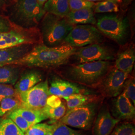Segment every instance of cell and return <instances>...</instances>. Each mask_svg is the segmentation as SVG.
I'll use <instances>...</instances> for the list:
<instances>
[{
    "mask_svg": "<svg viewBox=\"0 0 135 135\" xmlns=\"http://www.w3.org/2000/svg\"><path fill=\"white\" fill-rule=\"evenodd\" d=\"M76 48L67 44L48 47L44 44L35 46L13 65L30 67H58L68 63Z\"/></svg>",
    "mask_w": 135,
    "mask_h": 135,
    "instance_id": "obj_1",
    "label": "cell"
},
{
    "mask_svg": "<svg viewBox=\"0 0 135 135\" xmlns=\"http://www.w3.org/2000/svg\"><path fill=\"white\" fill-rule=\"evenodd\" d=\"M46 12L37 0H15L10 10V21L22 29H33Z\"/></svg>",
    "mask_w": 135,
    "mask_h": 135,
    "instance_id": "obj_2",
    "label": "cell"
},
{
    "mask_svg": "<svg viewBox=\"0 0 135 135\" xmlns=\"http://www.w3.org/2000/svg\"><path fill=\"white\" fill-rule=\"evenodd\" d=\"M74 27L66 17L46 13L41 20V25L44 45L48 47L61 45Z\"/></svg>",
    "mask_w": 135,
    "mask_h": 135,
    "instance_id": "obj_3",
    "label": "cell"
},
{
    "mask_svg": "<svg viewBox=\"0 0 135 135\" xmlns=\"http://www.w3.org/2000/svg\"><path fill=\"white\" fill-rule=\"evenodd\" d=\"M111 63L109 61H97L82 63L70 68L69 76L75 82L93 85L101 80L107 74Z\"/></svg>",
    "mask_w": 135,
    "mask_h": 135,
    "instance_id": "obj_4",
    "label": "cell"
},
{
    "mask_svg": "<svg viewBox=\"0 0 135 135\" xmlns=\"http://www.w3.org/2000/svg\"><path fill=\"white\" fill-rule=\"evenodd\" d=\"M97 108L96 103H88L68 110L58 122L80 130H91L96 117Z\"/></svg>",
    "mask_w": 135,
    "mask_h": 135,
    "instance_id": "obj_5",
    "label": "cell"
},
{
    "mask_svg": "<svg viewBox=\"0 0 135 135\" xmlns=\"http://www.w3.org/2000/svg\"><path fill=\"white\" fill-rule=\"evenodd\" d=\"M96 23L101 33L117 42L124 41L128 35L129 23L126 18L116 15H104L98 19Z\"/></svg>",
    "mask_w": 135,
    "mask_h": 135,
    "instance_id": "obj_6",
    "label": "cell"
},
{
    "mask_svg": "<svg viewBox=\"0 0 135 135\" xmlns=\"http://www.w3.org/2000/svg\"><path fill=\"white\" fill-rule=\"evenodd\" d=\"M103 39L101 33L90 25H77L73 27L64 42L73 47H83L93 44L99 43Z\"/></svg>",
    "mask_w": 135,
    "mask_h": 135,
    "instance_id": "obj_7",
    "label": "cell"
},
{
    "mask_svg": "<svg viewBox=\"0 0 135 135\" xmlns=\"http://www.w3.org/2000/svg\"><path fill=\"white\" fill-rule=\"evenodd\" d=\"M50 95L48 81L40 82L26 92L20 94L21 108L41 110L46 106Z\"/></svg>",
    "mask_w": 135,
    "mask_h": 135,
    "instance_id": "obj_8",
    "label": "cell"
},
{
    "mask_svg": "<svg viewBox=\"0 0 135 135\" xmlns=\"http://www.w3.org/2000/svg\"><path fill=\"white\" fill-rule=\"evenodd\" d=\"M80 64L97 61H109L114 59L111 50L99 43L93 44L81 47L75 55Z\"/></svg>",
    "mask_w": 135,
    "mask_h": 135,
    "instance_id": "obj_9",
    "label": "cell"
},
{
    "mask_svg": "<svg viewBox=\"0 0 135 135\" xmlns=\"http://www.w3.org/2000/svg\"><path fill=\"white\" fill-rule=\"evenodd\" d=\"M129 74L116 69L107 74L102 82V88L104 94L109 97L118 96L124 90Z\"/></svg>",
    "mask_w": 135,
    "mask_h": 135,
    "instance_id": "obj_10",
    "label": "cell"
},
{
    "mask_svg": "<svg viewBox=\"0 0 135 135\" xmlns=\"http://www.w3.org/2000/svg\"><path fill=\"white\" fill-rule=\"evenodd\" d=\"M120 120L112 116L108 110L103 109L97 115L93 126V135H110Z\"/></svg>",
    "mask_w": 135,
    "mask_h": 135,
    "instance_id": "obj_11",
    "label": "cell"
},
{
    "mask_svg": "<svg viewBox=\"0 0 135 135\" xmlns=\"http://www.w3.org/2000/svg\"><path fill=\"white\" fill-rule=\"evenodd\" d=\"M32 49V44H25L0 49V67L13 65L29 53Z\"/></svg>",
    "mask_w": 135,
    "mask_h": 135,
    "instance_id": "obj_12",
    "label": "cell"
},
{
    "mask_svg": "<svg viewBox=\"0 0 135 135\" xmlns=\"http://www.w3.org/2000/svg\"><path fill=\"white\" fill-rule=\"evenodd\" d=\"M82 89L77 85L60 79L53 80L49 87L50 95L60 98H64L75 94H82Z\"/></svg>",
    "mask_w": 135,
    "mask_h": 135,
    "instance_id": "obj_13",
    "label": "cell"
},
{
    "mask_svg": "<svg viewBox=\"0 0 135 135\" xmlns=\"http://www.w3.org/2000/svg\"><path fill=\"white\" fill-rule=\"evenodd\" d=\"M115 118L124 120H131L134 119L135 106L126 96L124 91L117 98L114 103Z\"/></svg>",
    "mask_w": 135,
    "mask_h": 135,
    "instance_id": "obj_14",
    "label": "cell"
},
{
    "mask_svg": "<svg viewBox=\"0 0 135 135\" xmlns=\"http://www.w3.org/2000/svg\"><path fill=\"white\" fill-rule=\"evenodd\" d=\"M70 23L74 25H89L96 24L93 8H84L71 11L66 17Z\"/></svg>",
    "mask_w": 135,
    "mask_h": 135,
    "instance_id": "obj_15",
    "label": "cell"
},
{
    "mask_svg": "<svg viewBox=\"0 0 135 135\" xmlns=\"http://www.w3.org/2000/svg\"><path fill=\"white\" fill-rule=\"evenodd\" d=\"M42 77L40 73L31 71L24 74L15 84V89L19 94L26 92L41 82Z\"/></svg>",
    "mask_w": 135,
    "mask_h": 135,
    "instance_id": "obj_16",
    "label": "cell"
},
{
    "mask_svg": "<svg viewBox=\"0 0 135 135\" xmlns=\"http://www.w3.org/2000/svg\"><path fill=\"white\" fill-rule=\"evenodd\" d=\"M135 61V50L128 48L118 54L115 68L127 74L132 72Z\"/></svg>",
    "mask_w": 135,
    "mask_h": 135,
    "instance_id": "obj_17",
    "label": "cell"
},
{
    "mask_svg": "<svg viewBox=\"0 0 135 135\" xmlns=\"http://www.w3.org/2000/svg\"><path fill=\"white\" fill-rule=\"evenodd\" d=\"M43 8L46 13L61 17H66L70 12L69 0H48Z\"/></svg>",
    "mask_w": 135,
    "mask_h": 135,
    "instance_id": "obj_18",
    "label": "cell"
},
{
    "mask_svg": "<svg viewBox=\"0 0 135 135\" xmlns=\"http://www.w3.org/2000/svg\"><path fill=\"white\" fill-rule=\"evenodd\" d=\"M15 111L22 116L31 126L40 123L42 121L48 119L42 110H32L20 108Z\"/></svg>",
    "mask_w": 135,
    "mask_h": 135,
    "instance_id": "obj_19",
    "label": "cell"
},
{
    "mask_svg": "<svg viewBox=\"0 0 135 135\" xmlns=\"http://www.w3.org/2000/svg\"><path fill=\"white\" fill-rule=\"evenodd\" d=\"M19 70L11 66L0 67V84L13 85L18 79Z\"/></svg>",
    "mask_w": 135,
    "mask_h": 135,
    "instance_id": "obj_20",
    "label": "cell"
},
{
    "mask_svg": "<svg viewBox=\"0 0 135 135\" xmlns=\"http://www.w3.org/2000/svg\"><path fill=\"white\" fill-rule=\"evenodd\" d=\"M22 102L19 94L6 97L0 103V117L3 116L7 112L15 110L21 108Z\"/></svg>",
    "mask_w": 135,
    "mask_h": 135,
    "instance_id": "obj_21",
    "label": "cell"
},
{
    "mask_svg": "<svg viewBox=\"0 0 135 135\" xmlns=\"http://www.w3.org/2000/svg\"><path fill=\"white\" fill-rule=\"evenodd\" d=\"M121 0H105L95 3L93 8L96 13L118 12Z\"/></svg>",
    "mask_w": 135,
    "mask_h": 135,
    "instance_id": "obj_22",
    "label": "cell"
},
{
    "mask_svg": "<svg viewBox=\"0 0 135 135\" xmlns=\"http://www.w3.org/2000/svg\"><path fill=\"white\" fill-rule=\"evenodd\" d=\"M42 111L48 119H51L50 123L54 124L58 122L65 115L66 108L62 104L57 108H51L46 105L42 109Z\"/></svg>",
    "mask_w": 135,
    "mask_h": 135,
    "instance_id": "obj_23",
    "label": "cell"
},
{
    "mask_svg": "<svg viewBox=\"0 0 135 135\" xmlns=\"http://www.w3.org/2000/svg\"><path fill=\"white\" fill-rule=\"evenodd\" d=\"M0 135H25L9 118L0 121Z\"/></svg>",
    "mask_w": 135,
    "mask_h": 135,
    "instance_id": "obj_24",
    "label": "cell"
},
{
    "mask_svg": "<svg viewBox=\"0 0 135 135\" xmlns=\"http://www.w3.org/2000/svg\"><path fill=\"white\" fill-rule=\"evenodd\" d=\"M57 125V122L51 125H49L46 123H38L31 126L24 133V135H46L51 131L55 129Z\"/></svg>",
    "mask_w": 135,
    "mask_h": 135,
    "instance_id": "obj_25",
    "label": "cell"
},
{
    "mask_svg": "<svg viewBox=\"0 0 135 135\" xmlns=\"http://www.w3.org/2000/svg\"><path fill=\"white\" fill-rule=\"evenodd\" d=\"M67 102L68 110L89 103L90 97L83 94H75L71 96L65 97Z\"/></svg>",
    "mask_w": 135,
    "mask_h": 135,
    "instance_id": "obj_26",
    "label": "cell"
},
{
    "mask_svg": "<svg viewBox=\"0 0 135 135\" xmlns=\"http://www.w3.org/2000/svg\"><path fill=\"white\" fill-rule=\"evenodd\" d=\"M57 124L58 125L54 131L53 135H93L90 130H75L58 122Z\"/></svg>",
    "mask_w": 135,
    "mask_h": 135,
    "instance_id": "obj_27",
    "label": "cell"
},
{
    "mask_svg": "<svg viewBox=\"0 0 135 135\" xmlns=\"http://www.w3.org/2000/svg\"><path fill=\"white\" fill-rule=\"evenodd\" d=\"M110 135H135L134 125L129 122L117 124Z\"/></svg>",
    "mask_w": 135,
    "mask_h": 135,
    "instance_id": "obj_28",
    "label": "cell"
},
{
    "mask_svg": "<svg viewBox=\"0 0 135 135\" xmlns=\"http://www.w3.org/2000/svg\"><path fill=\"white\" fill-rule=\"evenodd\" d=\"M8 117L24 133H25L31 126L22 116L15 110L10 112Z\"/></svg>",
    "mask_w": 135,
    "mask_h": 135,
    "instance_id": "obj_29",
    "label": "cell"
},
{
    "mask_svg": "<svg viewBox=\"0 0 135 135\" xmlns=\"http://www.w3.org/2000/svg\"><path fill=\"white\" fill-rule=\"evenodd\" d=\"M95 3L86 0H69L70 11H75L84 8H93Z\"/></svg>",
    "mask_w": 135,
    "mask_h": 135,
    "instance_id": "obj_30",
    "label": "cell"
},
{
    "mask_svg": "<svg viewBox=\"0 0 135 135\" xmlns=\"http://www.w3.org/2000/svg\"><path fill=\"white\" fill-rule=\"evenodd\" d=\"M123 91L125 93L126 96L135 106V84L134 79H131L130 80H127Z\"/></svg>",
    "mask_w": 135,
    "mask_h": 135,
    "instance_id": "obj_31",
    "label": "cell"
},
{
    "mask_svg": "<svg viewBox=\"0 0 135 135\" xmlns=\"http://www.w3.org/2000/svg\"><path fill=\"white\" fill-rule=\"evenodd\" d=\"M18 94L12 85L0 84V103L6 97L14 96Z\"/></svg>",
    "mask_w": 135,
    "mask_h": 135,
    "instance_id": "obj_32",
    "label": "cell"
},
{
    "mask_svg": "<svg viewBox=\"0 0 135 135\" xmlns=\"http://www.w3.org/2000/svg\"><path fill=\"white\" fill-rule=\"evenodd\" d=\"M12 30L9 20L0 16V33L10 32Z\"/></svg>",
    "mask_w": 135,
    "mask_h": 135,
    "instance_id": "obj_33",
    "label": "cell"
},
{
    "mask_svg": "<svg viewBox=\"0 0 135 135\" xmlns=\"http://www.w3.org/2000/svg\"><path fill=\"white\" fill-rule=\"evenodd\" d=\"M62 105L60 98L55 95H50L47 99L46 105L51 108H57Z\"/></svg>",
    "mask_w": 135,
    "mask_h": 135,
    "instance_id": "obj_34",
    "label": "cell"
},
{
    "mask_svg": "<svg viewBox=\"0 0 135 135\" xmlns=\"http://www.w3.org/2000/svg\"><path fill=\"white\" fill-rule=\"evenodd\" d=\"M38 4L42 7H44V5L46 3L48 0H37Z\"/></svg>",
    "mask_w": 135,
    "mask_h": 135,
    "instance_id": "obj_35",
    "label": "cell"
},
{
    "mask_svg": "<svg viewBox=\"0 0 135 135\" xmlns=\"http://www.w3.org/2000/svg\"><path fill=\"white\" fill-rule=\"evenodd\" d=\"M6 2V0H0V9L4 6Z\"/></svg>",
    "mask_w": 135,
    "mask_h": 135,
    "instance_id": "obj_36",
    "label": "cell"
},
{
    "mask_svg": "<svg viewBox=\"0 0 135 135\" xmlns=\"http://www.w3.org/2000/svg\"><path fill=\"white\" fill-rule=\"evenodd\" d=\"M5 33H0V41L3 39L5 36Z\"/></svg>",
    "mask_w": 135,
    "mask_h": 135,
    "instance_id": "obj_37",
    "label": "cell"
},
{
    "mask_svg": "<svg viewBox=\"0 0 135 135\" xmlns=\"http://www.w3.org/2000/svg\"><path fill=\"white\" fill-rule=\"evenodd\" d=\"M54 130H55V129L54 130H52L50 132H49L46 135H53V133H54Z\"/></svg>",
    "mask_w": 135,
    "mask_h": 135,
    "instance_id": "obj_38",
    "label": "cell"
},
{
    "mask_svg": "<svg viewBox=\"0 0 135 135\" xmlns=\"http://www.w3.org/2000/svg\"><path fill=\"white\" fill-rule=\"evenodd\" d=\"M88 1H90V2H96V1H105V0H86Z\"/></svg>",
    "mask_w": 135,
    "mask_h": 135,
    "instance_id": "obj_39",
    "label": "cell"
}]
</instances>
